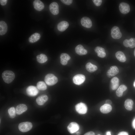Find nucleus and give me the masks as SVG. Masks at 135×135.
Here are the masks:
<instances>
[{"instance_id":"f257e3e1","label":"nucleus","mask_w":135,"mask_h":135,"mask_svg":"<svg viewBox=\"0 0 135 135\" xmlns=\"http://www.w3.org/2000/svg\"><path fill=\"white\" fill-rule=\"evenodd\" d=\"M2 77L4 82L8 84L11 83L15 77L14 73L12 71L6 70L2 73Z\"/></svg>"},{"instance_id":"f03ea898","label":"nucleus","mask_w":135,"mask_h":135,"mask_svg":"<svg viewBox=\"0 0 135 135\" xmlns=\"http://www.w3.org/2000/svg\"><path fill=\"white\" fill-rule=\"evenodd\" d=\"M44 80L48 85L52 86L56 83L58 81V78L54 74H49L45 76Z\"/></svg>"},{"instance_id":"7ed1b4c3","label":"nucleus","mask_w":135,"mask_h":135,"mask_svg":"<svg viewBox=\"0 0 135 135\" xmlns=\"http://www.w3.org/2000/svg\"><path fill=\"white\" fill-rule=\"evenodd\" d=\"M32 126V124L31 122H27L20 123L18 127L19 130L21 132H25L30 130Z\"/></svg>"},{"instance_id":"20e7f679","label":"nucleus","mask_w":135,"mask_h":135,"mask_svg":"<svg viewBox=\"0 0 135 135\" xmlns=\"http://www.w3.org/2000/svg\"><path fill=\"white\" fill-rule=\"evenodd\" d=\"M111 34L112 38L116 39L120 38L122 35L119 28L116 26H114L112 28Z\"/></svg>"},{"instance_id":"39448f33","label":"nucleus","mask_w":135,"mask_h":135,"mask_svg":"<svg viewBox=\"0 0 135 135\" xmlns=\"http://www.w3.org/2000/svg\"><path fill=\"white\" fill-rule=\"evenodd\" d=\"M76 111L80 114H84L87 111V108L84 103L80 102L77 104L75 106Z\"/></svg>"},{"instance_id":"423d86ee","label":"nucleus","mask_w":135,"mask_h":135,"mask_svg":"<svg viewBox=\"0 0 135 135\" xmlns=\"http://www.w3.org/2000/svg\"><path fill=\"white\" fill-rule=\"evenodd\" d=\"M84 76L82 74H78L75 75L73 78L74 83L77 85H80L85 80Z\"/></svg>"},{"instance_id":"0eeeda50","label":"nucleus","mask_w":135,"mask_h":135,"mask_svg":"<svg viewBox=\"0 0 135 135\" xmlns=\"http://www.w3.org/2000/svg\"><path fill=\"white\" fill-rule=\"evenodd\" d=\"M119 9L120 12L124 14H128L130 10L129 5L128 4L124 2H121L120 4Z\"/></svg>"},{"instance_id":"6e6552de","label":"nucleus","mask_w":135,"mask_h":135,"mask_svg":"<svg viewBox=\"0 0 135 135\" xmlns=\"http://www.w3.org/2000/svg\"><path fill=\"white\" fill-rule=\"evenodd\" d=\"M26 92L28 96H36L38 94V91L36 86H31L27 88Z\"/></svg>"},{"instance_id":"1a4fd4ad","label":"nucleus","mask_w":135,"mask_h":135,"mask_svg":"<svg viewBox=\"0 0 135 135\" xmlns=\"http://www.w3.org/2000/svg\"><path fill=\"white\" fill-rule=\"evenodd\" d=\"M119 72L118 68L116 66H111L106 72V75L109 78H111L115 76Z\"/></svg>"},{"instance_id":"9d476101","label":"nucleus","mask_w":135,"mask_h":135,"mask_svg":"<svg viewBox=\"0 0 135 135\" xmlns=\"http://www.w3.org/2000/svg\"><path fill=\"white\" fill-rule=\"evenodd\" d=\"M79 128V125L78 124L74 122L70 123L67 127L68 131L71 134L76 132L78 130Z\"/></svg>"},{"instance_id":"9b49d317","label":"nucleus","mask_w":135,"mask_h":135,"mask_svg":"<svg viewBox=\"0 0 135 135\" xmlns=\"http://www.w3.org/2000/svg\"><path fill=\"white\" fill-rule=\"evenodd\" d=\"M49 9L51 13L54 15H56L59 13L58 5L56 2L51 3L49 6Z\"/></svg>"},{"instance_id":"f8f14e48","label":"nucleus","mask_w":135,"mask_h":135,"mask_svg":"<svg viewBox=\"0 0 135 135\" xmlns=\"http://www.w3.org/2000/svg\"><path fill=\"white\" fill-rule=\"evenodd\" d=\"M82 25L86 28H90L92 26V22L90 19L88 17H84L81 20Z\"/></svg>"},{"instance_id":"ddd939ff","label":"nucleus","mask_w":135,"mask_h":135,"mask_svg":"<svg viewBox=\"0 0 135 135\" xmlns=\"http://www.w3.org/2000/svg\"><path fill=\"white\" fill-rule=\"evenodd\" d=\"M27 109V107L25 104H22L18 105L15 108L16 113L20 115L26 111Z\"/></svg>"},{"instance_id":"4468645a","label":"nucleus","mask_w":135,"mask_h":135,"mask_svg":"<svg viewBox=\"0 0 135 135\" xmlns=\"http://www.w3.org/2000/svg\"><path fill=\"white\" fill-rule=\"evenodd\" d=\"M34 7L35 9L38 11H40L42 10L44 8V3L40 0H36L33 3Z\"/></svg>"},{"instance_id":"2eb2a0df","label":"nucleus","mask_w":135,"mask_h":135,"mask_svg":"<svg viewBox=\"0 0 135 135\" xmlns=\"http://www.w3.org/2000/svg\"><path fill=\"white\" fill-rule=\"evenodd\" d=\"M60 62L63 65H66L68 63V61L70 58V56L66 53L62 54L60 56Z\"/></svg>"},{"instance_id":"dca6fc26","label":"nucleus","mask_w":135,"mask_h":135,"mask_svg":"<svg viewBox=\"0 0 135 135\" xmlns=\"http://www.w3.org/2000/svg\"><path fill=\"white\" fill-rule=\"evenodd\" d=\"M68 26L69 24L68 22L66 21H62L58 24L57 28L59 31L63 32L68 28Z\"/></svg>"},{"instance_id":"f3484780","label":"nucleus","mask_w":135,"mask_h":135,"mask_svg":"<svg viewBox=\"0 0 135 135\" xmlns=\"http://www.w3.org/2000/svg\"><path fill=\"white\" fill-rule=\"evenodd\" d=\"M76 52L80 55L86 54L88 52L84 48L83 46L81 44L77 46L75 48Z\"/></svg>"},{"instance_id":"a211bd4d","label":"nucleus","mask_w":135,"mask_h":135,"mask_svg":"<svg viewBox=\"0 0 135 135\" xmlns=\"http://www.w3.org/2000/svg\"><path fill=\"white\" fill-rule=\"evenodd\" d=\"M48 97L46 95H42L36 99V101L38 105H42L48 100Z\"/></svg>"},{"instance_id":"6ab92c4d","label":"nucleus","mask_w":135,"mask_h":135,"mask_svg":"<svg viewBox=\"0 0 135 135\" xmlns=\"http://www.w3.org/2000/svg\"><path fill=\"white\" fill-rule=\"evenodd\" d=\"M110 82L112 89L114 90L117 89L119 85V79L116 77H114L111 79Z\"/></svg>"},{"instance_id":"aec40b11","label":"nucleus","mask_w":135,"mask_h":135,"mask_svg":"<svg viewBox=\"0 0 135 135\" xmlns=\"http://www.w3.org/2000/svg\"><path fill=\"white\" fill-rule=\"evenodd\" d=\"M8 26L6 23L4 21L0 22V35H3L5 34L7 32Z\"/></svg>"},{"instance_id":"412c9836","label":"nucleus","mask_w":135,"mask_h":135,"mask_svg":"<svg viewBox=\"0 0 135 135\" xmlns=\"http://www.w3.org/2000/svg\"><path fill=\"white\" fill-rule=\"evenodd\" d=\"M112 109V107L110 105L105 104L100 107V110L102 113L107 114L110 112Z\"/></svg>"},{"instance_id":"4be33fe9","label":"nucleus","mask_w":135,"mask_h":135,"mask_svg":"<svg viewBox=\"0 0 135 135\" xmlns=\"http://www.w3.org/2000/svg\"><path fill=\"white\" fill-rule=\"evenodd\" d=\"M116 58L121 62H125L126 60V57L124 53L121 51L117 52L116 53Z\"/></svg>"},{"instance_id":"5701e85b","label":"nucleus","mask_w":135,"mask_h":135,"mask_svg":"<svg viewBox=\"0 0 135 135\" xmlns=\"http://www.w3.org/2000/svg\"><path fill=\"white\" fill-rule=\"evenodd\" d=\"M40 37V35L39 33H35L30 36L28 38V41L30 43H33L38 40Z\"/></svg>"},{"instance_id":"b1692460","label":"nucleus","mask_w":135,"mask_h":135,"mask_svg":"<svg viewBox=\"0 0 135 135\" xmlns=\"http://www.w3.org/2000/svg\"><path fill=\"white\" fill-rule=\"evenodd\" d=\"M127 88L125 85L122 84L120 85L116 91L117 96L119 97L122 96L123 95V92L126 90Z\"/></svg>"},{"instance_id":"393cba45","label":"nucleus","mask_w":135,"mask_h":135,"mask_svg":"<svg viewBox=\"0 0 135 135\" xmlns=\"http://www.w3.org/2000/svg\"><path fill=\"white\" fill-rule=\"evenodd\" d=\"M133 104V100L131 99H128L125 101L124 106L127 110L130 111L132 110Z\"/></svg>"},{"instance_id":"a878e982","label":"nucleus","mask_w":135,"mask_h":135,"mask_svg":"<svg viewBox=\"0 0 135 135\" xmlns=\"http://www.w3.org/2000/svg\"><path fill=\"white\" fill-rule=\"evenodd\" d=\"M86 68L87 70L90 72H93L98 69L97 66L90 62L86 64Z\"/></svg>"},{"instance_id":"bb28decb","label":"nucleus","mask_w":135,"mask_h":135,"mask_svg":"<svg viewBox=\"0 0 135 135\" xmlns=\"http://www.w3.org/2000/svg\"><path fill=\"white\" fill-rule=\"evenodd\" d=\"M37 62L40 63H43L46 62L48 60V58L45 54H41L37 55L36 56Z\"/></svg>"},{"instance_id":"cd10ccee","label":"nucleus","mask_w":135,"mask_h":135,"mask_svg":"<svg viewBox=\"0 0 135 135\" xmlns=\"http://www.w3.org/2000/svg\"><path fill=\"white\" fill-rule=\"evenodd\" d=\"M37 87L38 90H45L47 88L46 84L43 81L38 82L37 84Z\"/></svg>"},{"instance_id":"c85d7f7f","label":"nucleus","mask_w":135,"mask_h":135,"mask_svg":"<svg viewBox=\"0 0 135 135\" xmlns=\"http://www.w3.org/2000/svg\"><path fill=\"white\" fill-rule=\"evenodd\" d=\"M8 112L10 118H13L15 117L16 113L14 107H12L9 108Z\"/></svg>"},{"instance_id":"c756f323","label":"nucleus","mask_w":135,"mask_h":135,"mask_svg":"<svg viewBox=\"0 0 135 135\" xmlns=\"http://www.w3.org/2000/svg\"><path fill=\"white\" fill-rule=\"evenodd\" d=\"M129 40V47L133 48L135 47V38H132Z\"/></svg>"},{"instance_id":"7c9ffc66","label":"nucleus","mask_w":135,"mask_h":135,"mask_svg":"<svg viewBox=\"0 0 135 135\" xmlns=\"http://www.w3.org/2000/svg\"><path fill=\"white\" fill-rule=\"evenodd\" d=\"M94 50L97 54L105 52L104 49L100 46H97L94 48Z\"/></svg>"},{"instance_id":"2f4dec72","label":"nucleus","mask_w":135,"mask_h":135,"mask_svg":"<svg viewBox=\"0 0 135 135\" xmlns=\"http://www.w3.org/2000/svg\"><path fill=\"white\" fill-rule=\"evenodd\" d=\"M94 4L97 6H100L102 4V0H92Z\"/></svg>"},{"instance_id":"473e14b6","label":"nucleus","mask_w":135,"mask_h":135,"mask_svg":"<svg viewBox=\"0 0 135 135\" xmlns=\"http://www.w3.org/2000/svg\"><path fill=\"white\" fill-rule=\"evenodd\" d=\"M60 1L62 3L67 5L70 4L72 2V0H61Z\"/></svg>"},{"instance_id":"72a5a7b5","label":"nucleus","mask_w":135,"mask_h":135,"mask_svg":"<svg viewBox=\"0 0 135 135\" xmlns=\"http://www.w3.org/2000/svg\"><path fill=\"white\" fill-rule=\"evenodd\" d=\"M97 54L98 56L101 58H104L106 56V54L105 52L98 53Z\"/></svg>"},{"instance_id":"f704fd0d","label":"nucleus","mask_w":135,"mask_h":135,"mask_svg":"<svg viewBox=\"0 0 135 135\" xmlns=\"http://www.w3.org/2000/svg\"><path fill=\"white\" fill-rule=\"evenodd\" d=\"M123 44L124 46L126 47H129V40L125 39L123 41Z\"/></svg>"},{"instance_id":"c9c22d12","label":"nucleus","mask_w":135,"mask_h":135,"mask_svg":"<svg viewBox=\"0 0 135 135\" xmlns=\"http://www.w3.org/2000/svg\"><path fill=\"white\" fill-rule=\"evenodd\" d=\"M7 2V0H0V4L2 6L6 5Z\"/></svg>"},{"instance_id":"e433bc0d","label":"nucleus","mask_w":135,"mask_h":135,"mask_svg":"<svg viewBox=\"0 0 135 135\" xmlns=\"http://www.w3.org/2000/svg\"><path fill=\"white\" fill-rule=\"evenodd\" d=\"M84 135H95V134L93 132L90 131L86 132Z\"/></svg>"},{"instance_id":"4c0bfd02","label":"nucleus","mask_w":135,"mask_h":135,"mask_svg":"<svg viewBox=\"0 0 135 135\" xmlns=\"http://www.w3.org/2000/svg\"><path fill=\"white\" fill-rule=\"evenodd\" d=\"M118 135H128V133L126 132H119Z\"/></svg>"},{"instance_id":"58836bf2","label":"nucleus","mask_w":135,"mask_h":135,"mask_svg":"<svg viewBox=\"0 0 135 135\" xmlns=\"http://www.w3.org/2000/svg\"><path fill=\"white\" fill-rule=\"evenodd\" d=\"M106 104L110 105L112 104V101L109 100H107L106 101Z\"/></svg>"},{"instance_id":"ea45409f","label":"nucleus","mask_w":135,"mask_h":135,"mask_svg":"<svg viewBox=\"0 0 135 135\" xmlns=\"http://www.w3.org/2000/svg\"><path fill=\"white\" fill-rule=\"evenodd\" d=\"M132 125L134 128H135V118L134 119L133 121Z\"/></svg>"},{"instance_id":"a19ab883","label":"nucleus","mask_w":135,"mask_h":135,"mask_svg":"<svg viewBox=\"0 0 135 135\" xmlns=\"http://www.w3.org/2000/svg\"><path fill=\"white\" fill-rule=\"evenodd\" d=\"M106 135H111V133L110 132H108L106 133Z\"/></svg>"},{"instance_id":"79ce46f5","label":"nucleus","mask_w":135,"mask_h":135,"mask_svg":"<svg viewBox=\"0 0 135 135\" xmlns=\"http://www.w3.org/2000/svg\"><path fill=\"white\" fill-rule=\"evenodd\" d=\"M80 133L79 132H77V134L78 135H80Z\"/></svg>"},{"instance_id":"37998d69","label":"nucleus","mask_w":135,"mask_h":135,"mask_svg":"<svg viewBox=\"0 0 135 135\" xmlns=\"http://www.w3.org/2000/svg\"><path fill=\"white\" fill-rule=\"evenodd\" d=\"M134 86L135 87V81L134 82Z\"/></svg>"},{"instance_id":"c03bdc74","label":"nucleus","mask_w":135,"mask_h":135,"mask_svg":"<svg viewBox=\"0 0 135 135\" xmlns=\"http://www.w3.org/2000/svg\"><path fill=\"white\" fill-rule=\"evenodd\" d=\"M134 56H135V50H134Z\"/></svg>"},{"instance_id":"a18cd8bd","label":"nucleus","mask_w":135,"mask_h":135,"mask_svg":"<svg viewBox=\"0 0 135 135\" xmlns=\"http://www.w3.org/2000/svg\"><path fill=\"white\" fill-rule=\"evenodd\" d=\"M98 135H100V134H98Z\"/></svg>"}]
</instances>
